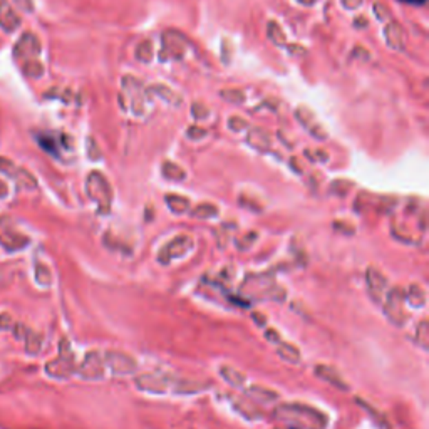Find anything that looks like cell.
I'll list each match as a JSON object with an SVG mask.
<instances>
[{
    "mask_svg": "<svg viewBox=\"0 0 429 429\" xmlns=\"http://www.w3.org/2000/svg\"><path fill=\"white\" fill-rule=\"evenodd\" d=\"M0 243L9 250H17L19 247L25 245L27 240H22L17 233H14V228L9 220H0Z\"/></svg>",
    "mask_w": 429,
    "mask_h": 429,
    "instance_id": "obj_1",
    "label": "cell"
},
{
    "mask_svg": "<svg viewBox=\"0 0 429 429\" xmlns=\"http://www.w3.org/2000/svg\"><path fill=\"white\" fill-rule=\"evenodd\" d=\"M399 2L411 3V6H424V3H426L428 0H399Z\"/></svg>",
    "mask_w": 429,
    "mask_h": 429,
    "instance_id": "obj_2",
    "label": "cell"
}]
</instances>
